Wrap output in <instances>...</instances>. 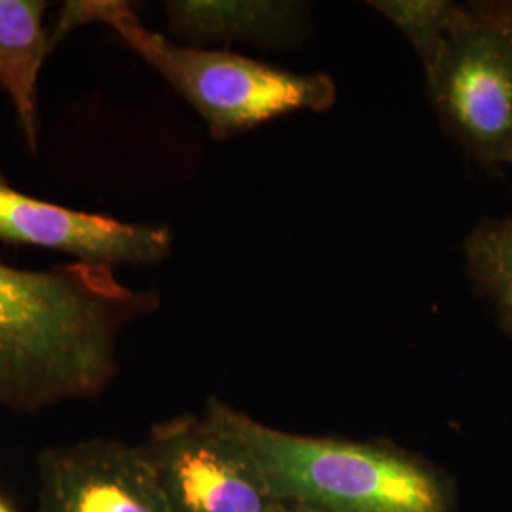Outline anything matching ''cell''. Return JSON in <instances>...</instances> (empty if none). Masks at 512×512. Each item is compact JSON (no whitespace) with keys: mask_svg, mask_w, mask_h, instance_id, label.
Listing matches in <instances>:
<instances>
[{"mask_svg":"<svg viewBox=\"0 0 512 512\" xmlns=\"http://www.w3.org/2000/svg\"><path fill=\"white\" fill-rule=\"evenodd\" d=\"M160 306L112 268L21 270L0 262V408L38 412L101 395L118 374V334Z\"/></svg>","mask_w":512,"mask_h":512,"instance_id":"1","label":"cell"},{"mask_svg":"<svg viewBox=\"0 0 512 512\" xmlns=\"http://www.w3.org/2000/svg\"><path fill=\"white\" fill-rule=\"evenodd\" d=\"M86 23L110 27L196 109L215 139H228L296 110H327L336 101V84L327 74L293 73L224 50L175 44L145 27L124 0L67 2L52 33L54 48Z\"/></svg>","mask_w":512,"mask_h":512,"instance_id":"2","label":"cell"},{"mask_svg":"<svg viewBox=\"0 0 512 512\" xmlns=\"http://www.w3.org/2000/svg\"><path fill=\"white\" fill-rule=\"evenodd\" d=\"M283 503L340 512H452L446 480L403 450L287 433L211 401Z\"/></svg>","mask_w":512,"mask_h":512,"instance_id":"3","label":"cell"},{"mask_svg":"<svg viewBox=\"0 0 512 512\" xmlns=\"http://www.w3.org/2000/svg\"><path fill=\"white\" fill-rule=\"evenodd\" d=\"M427 82L463 147L484 162L512 164V4L456 6Z\"/></svg>","mask_w":512,"mask_h":512,"instance_id":"4","label":"cell"},{"mask_svg":"<svg viewBox=\"0 0 512 512\" xmlns=\"http://www.w3.org/2000/svg\"><path fill=\"white\" fill-rule=\"evenodd\" d=\"M139 448L173 512H275L283 505L209 408L158 423Z\"/></svg>","mask_w":512,"mask_h":512,"instance_id":"5","label":"cell"},{"mask_svg":"<svg viewBox=\"0 0 512 512\" xmlns=\"http://www.w3.org/2000/svg\"><path fill=\"white\" fill-rule=\"evenodd\" d=\"M0 241L35 245L95 266H152L165 260L173 234L160 224H137L67 209L25 196L0 173Z\"/></svg>","mask_w":512,"mask_h":512,"instance_id":"6","label":"cell"},{"mask_svg":"<svg viewBox=\"0 0 512 512\" xmlns=\"http://www.w3.org/2000/svg\"><path fill=\"white\" fill-rule=\"evenodd\" d=\"M37 512H173L139 446L88 439L38 456Z\"/></svg>","mask_w":512,"mask_h":512,"instance_id":"7","label":"cell"},{"mask_svg":"<svg viewBox=\"0 0 512 512\" xmlns=\"http://www.w3.org/2000/svg\"><path fill=\"white\" fill-rule=\"evenodd\" d=\"M165 12L175 35L198 46L211 40H249L255 44L289 42L304 23L296 2H167Z\"/></svg>","mask_w":512,"mask_h":512,"instance_id":"8","label":"cell"},{"mask_svg":"<svg viewBox=\"0 0 512 512\" xmlns=\"http://www.w3.org/2000/svg\"><path fill=\"white\" fill-rule=\"evenodd\" d=\"M42 0H0V86L8 93L27 147H38V73L54 50L42 16Z\"/></svg>","mask_w":512,"mask_h":512,"instance_id":"9","label":"cell"},{"mask_svg":"<svg viewBox=\"0 0 512 512\" xmlns=\"http://www.w3.org/2000/svg\"><path fill=\"white\" fill-rule=\"evenodd\" d=\"M465 255L476 285L494 302L501 327L512 334V219L480 224L467 239Z\"/></svg>","mask_w":512,"mask_h":512,"instance_id":"10","label":"cell"},{"mask_svg":"<svg viewBox=\"0 0 512 512\" xmlns=\"http://www.w3.org/2000/svg\"><path fill=\"white\" fill-rule=\"evenodd\" d=\"M418 50L425 73L435 65L454 14L452 2H372Z\"/></svg>","mask_w":512,"mask_h":512,"instance_id":"11","label":"cell"},{"mask_svg":"<svg viewBox=\"0 0 512 512\" xmlns=\"http://www.w3.org/2000/svg\"><path fill=\"white\" fill-rule=\"evenodd\" d=\"M275 512H340L321 509V507H310V505H294V503H283Z\"/></svg>","mask_w":512,"mask_h":512,"instance_id":"12","label":"cell"},{"mask_svg":"<svg viewBox=\"0 0 512 512\" xmlns=\"http://www.w3.org/2000/svg\"><path fill=\"white\" fill-rule=\"evenodd\" d=\"M0 512H18V509L4 495H0Z\"/></svg>","mask_w":512,"mask_h":512,"instance_id":"13","label":"cell"}]
</instances>
